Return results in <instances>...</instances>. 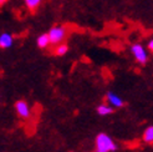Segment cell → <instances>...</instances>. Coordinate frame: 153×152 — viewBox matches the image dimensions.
Instances as JSON below:
<instances>
[{
    "mask_svg": "<svg viewBox=\"0 0 153 152\" xmlns=\"http://www.w3.org/2000/svg\"><path fill=\"white\" fill-rule=\"evenodd\" d=\"M117 150V145L114 143L111 136L105 132H101L96 137V152H114Z\"/></svg>",
    "mask_w": 153,
    "mask_h": 152,
    "instance_id": "1",
    "label": "cell"
},
{
    "mask_svg": "<svg viewBox=\"0 0 153 152\" xmlns=\"http://www.w3.org/2000/svg\"><path fill=\"white\" fill-rule=\"evenodd\" d=\"M131 51H132L134 59L137 60V63H140L142 65L147 64V61H148V52H147L146 49H144L143 45H141V44H133L131 46Z\"/></svg>",
    "mask_w": 153,
    "mask_h": 152,
    "instance_id": "2",
    "label": "cell"
},
{
    "mask_svg": "<svg viewBox=\"0 0 153 152\" xmlns=\"http://www.w3.org/2000/svg\"><path fill=\"white\" fill-rule=\"evenodd\" d=\"M50 44H60L62 42L66 36V29L64 26H53L48 33Z\"/></svg>",
    "mask_w": 153,
    "mask_h": 152,
    "instance_id": "3",
    "label": "cell"
},
{
    "mask_svg": "<svg viewBox=\"0 0 153 152\" xmlns=\"http://www.w3.org/2000/svg\"><path fill=\"white\" fill-rule=\"evenodd\" d=\"M15 110H16V113L21 118H29L30 115H31L30 106L26 101H22V100L16 101V104H15Z\"/></svg>",
    "mask_w": 153,
    "mask_h": 152,
    "instance_id": "4",
    "label": "cell"
},
{
    "mask_svg": "<svg viewBox=\"0 0 153 152\" xmlns=\"http://www.w3.org/2000/svg\"><path fill=\"white\" fill-rule=\"evenodd\" d=\"M107 101H108L110 106H112V107H122V106L125 105L123 100H122L117 94L112 92V91L107 92Z\"/></svg>",
    "mask_w": 153,
    "mask_h": 152,
    "instance_id": "5",
    "label": "cell"
},
{
    "mask_svg": "<svg viewBox=\"0 0 153 152\" xmlns=\"http://www.w3.org/2000/svg\"><path fill=\"white\" fill-rule=\"evenodd\" d=\"M14 42L13 36L9 33H4L0 35V48L1 49H9L11 48V45Z\"/></svg>",
    "mask_w": 153,
    "mask_h": 152,
    "instance_id": "6",
    "label": "cell"
},
{
    "mask_svg": "<svg viewBox=\"0 0 153 152\" xmlns=\"http://www.w3.org/2000/svg\"><path fill=\"white\" fill-rule=\"evenodd\" d=\"M113 112V107L110 105H106V104H102L97 107V113L100 116H108Z\"/></svg>",
    "mask_w": 153,
    "mask_h": 152,
    "instance_id": "7",
    "label": "cell"
},
{
    "mask_svg": "<svg viewBox=\"0 0 153 152\" xmlns=\"http://www.w3.org/2000/svg\"><path fill=\"white\" fill-rule=\"evenodd\" d=\"M49 45H50V40H49L48 34H42V35H40L39 37H37V46H39L40 49L48 48Z\"/></svg>",
    "mask_w": 153,
    "mask_h": 152,
    "instance_id": "8",
    "label": "cell"
},
{
    "mask_svg": "<svg viewBox=\"0 0 153 152\" xmlns=\"http://www.w3.org/2000/svg\"><path fill=\"white\" fill-rule=\"evenodd\" d=\"M142 139L146 143H152V141H153V126H148L146 130H144Z\"/></svg>",
    "mask_w": 153,
    "mask_h": 152,
    "instance_id": "9",
    "label": "cell"
},
{
    "mask_svg": "<svg viewBox=\"0 0 153 152\" xmlns=\"http://www.w3.org/2000/svg\"><path fill=\"white\" fill-rule=\"evenodd\" d=\"M67 51H68V46H67L66 44H62V42L57 44V48L55 50L57 56H64L65 54H67Z\"/></svg>",
    "mask_w": 153,
    "mask_h": 152,
    "instance_id": "10",
    "label": "cell"
},
{
    "mask_svg": "<svg viewBox=\"0 0 153 152\" xmlns=\"http://www.w3.org/2000/svg\"><path fill=\"white\" fill-rule=\"evenodd\" d=\"M41 1L42 0H25V4H26V6L29 7L30 10H35L36 7L40 5Z\"/></svg>",
    "mask_w": 153,
    "mask_h": 152,
    "instance_id": "11",
    "label": "cell"
},
{
    "mask_svg": "<svg viewBox=\"0 0 153 152\" xmlns=\"http://www.w3.org/2000/svg\"><path fill=\"white\" fill-rule=\"evenodd\" d=\"M147 48H148V50H151V51L153 50V40H152V39H151V40L148 41V45H147Z\"/></svg>",
    "mask_w": 153,
    "mask_h": 152,
    "instance_id": "12",
    "label": "cell"
},
{
    "mask_svg": "<svg viewBox=\"0 0 153 152\" xmlns=\"http://www.w3.org/2000/svg\"><path fill=\"white\" fill-rule=\"evenodd\" d=\"M5 1H6V0H0V4H4Z\"/></svg>",
    "mask_w": 153,
    "mask_h": 152,
    "instance_id": "13",
    "label": "cell"
}]
</instances>
